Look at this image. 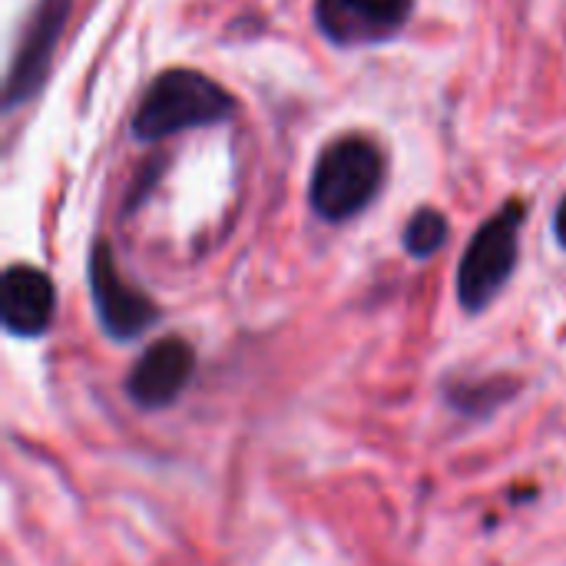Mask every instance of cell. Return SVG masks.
I'll use <instances>...</instances> for the list:
<instances>
[{"instance_id":"1","label":"cell","mask_w":566,"mask_h":566,"mask_svg":"<svg viewBox=\"0 0 566 566\" xmlns=\"http://www.w3.org/2000/svg\"><path fill=\"white\" fill-rule=\"evenodd\" d=\"M235 113V99L226 86L199 70H166L146 90L136 116L133 136L139 143H159L182 129L216 126Z\"/></svg>"},{"instance_id":"2","label":"cell","mask_w":566,"mask_h":566,"mask_svg":"<svg viewBox=\"0 0 566 566\" xmlns=\"http://www.w3.org/2000/svg\"><path fill=\"white\" fill-rule=\"evenodd\" d=\"M381 179L385 159L378 146L365 136H345L318 156L308 182V202L322 219L345 222L378 196Z\"/></svg>"},{"instance_id":"3","label":"cell","mask_w":566,"mask_h":566,"mask_svg":"<svg viewBox=\"0 0 566 566\" xmlns=\"http://www.w3.org/2000/svg\"><path fill=\"white\" fill-rule=\"evenodd\" d=\"M524 206L507 202L468 242L458 265V298L468 312H484L511 282L521 252Z\"/></svg>"},{"instance_id":"4","label":"cell","mask_w":566,"mask_h":566,"mask_svg":"<svg viewBox=\"0 0 566 566\" xmlns=\"http://www.w3.org/2000/svg\"><path fill=\"white\" fill-rule=\"evenodd\" d=\"M90 292H93V305H96L103 332L113 335L116 342H129V338L143 335L156 322V315H159L156 305L139 289L123 282L109 242H96L93 245V255H90Z\"/></svg>"},{"instance_id":"5","label":"cell","mask_w":566,"mask_h":566,"mask_svg":"<svg viewBox=\"0 0 566 566\" xmlns=\"http://www.w3.org/2000/svg\"><path fill=\"white\" fill-rule=\"evenodd\" d=\"M415 10V0H318V30L338 46H368L395 36Z\"/></svg>"},{"instance_id":"6","label":"cell","mask_w":566,"mask_h":566,"mask_svg":"<svg viewBox=\"0 0 566 566\" xmlns=\"http://www.w3.org/2000/svg\"><path fill=\"white\" fill-rule=\"evenodd\" d=\"M66 17H70V0H36L27 33L17 46L10 76H7V109L27 103L43 86L53 50L63 36Z\"/></svg>"},{"instance_id":"7","label":"cell","mask_w":566,"mask_h":566,"mask_svg":"<svg viewBox=\"0 0 566 566\" xmlns=\"http://www.w3.org/2000/svg\"><path fill=\"white\" fill-rule=\"evenodd\" d=\"M192 371H196L192 345L169 335V338L153 342L139 355V361L133 365L126 378V391L139 408H149V411L166 408L186 391V385L192 381Z\"/></svg>"},{"instance_id":"8","label":"cell","mask_w":566,"mask_h":566,"mask_svg":"<svg viewBox=\"0 0 566 566\" xmlns=\"http://www.w3.org/2000/svg\"><path fill=\"white\" fill-rule=\"evenodd\" d=\"M56 312V289L33 265H10L0 285V318L17 338H40Z\"/></svg>"},{"instance_id":"9","label":"cell","mask_w":566,"mask_h":566,"mask_svg":"<svg viewBox=\"0 0 566 566\" xmlns=\"http://www.w3.org/2000/svg\"><path fill=\"white\" fill-rule=\"evenodd\" d=\"M448 242V219L438 209H418L405 229V249L415 259H431Z\"/></svg>"},{"instance_id":"10","label":"cell","mask_w":566,"mask_h":566,"mask_svg":"<svg viewBox=\"0 0 566 566\" xmlns=\"http://www.w3.org/2000/svg\"><path fill=\"white\" fill-rule=\"evenodd\" d=\"M554 232H557V242L566 249V199L560 202L557 216H554Z\"/></svg>"}]
</instances>
